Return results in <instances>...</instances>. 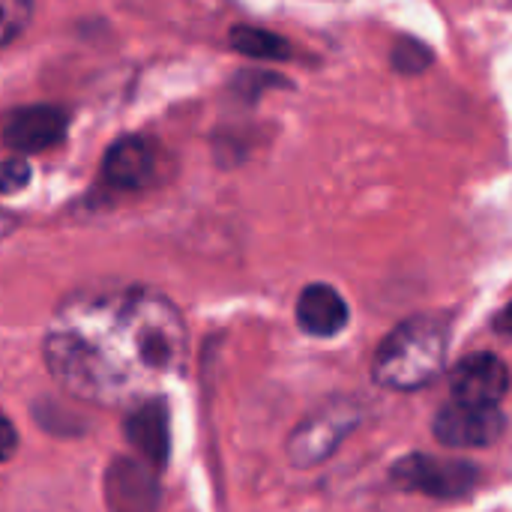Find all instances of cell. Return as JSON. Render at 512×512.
Returning a JSON list of instances; mask_svg holds the SVG:
<instances>
[{"label":"cell","mask_w":512,"mask_h":512,"mask_svg":"<svg viewBox=\"0 0 512 512\" xmlns=\"http://www.w3.org/2000/svg\"><path fill=\"white\" fill-rule=\"evenodd\" d=\"M126 438L132 441L138 456L144 462H150L153 468L168 462V450H171L168 408H165V402L159 396L132 405V414L126 420Z\"/></svg>","instance_id":"cell-11"},{"label":"cell","mask_w":512,"mask_h":512,"mask_svg":"<svg viewBox=\"0 0 512 512\" xmlns=\"http://www.w3.org/2000/svg\"><path fill=\"white\" fill-rule=\"evenodd\" d=\"M177 306L141 285L90 288L66 297L42 336L51 378L75 399L123 408L153 399L186 363Z\"/></svg>","instance_id":"cell-1"},{"label":"cell","mask_w":512,"mask_h":512,"mask_svg":"<svg viewBox=\"0 0 512 512\" xmlns=\"http://www.w3.org/2000/svg\"><path fill=\"white\" fill-rule=\"evenodd\" d=\"M390 477L420 495L429 498H465L480 486V471L471 462H456V459H435L426 453L405 456L393 465Z\"/></svg>","instance_id":"cell-4"},{"label":"cell","mask_w":512,"mask_h":512,"mask_svg":"<svg viewBox=\"0 0 512 512\" xmlns=\"http://www.w3.org/2000/svg\"><path fill=\"white\" fill-rule=\"evenodd\" d=\"M15 450H18V432L6 417H0V462L12 459Z\"/></svg>","instance_id":"cell-16"},{"label":"cell","mask_w":512,"mask_h":512,"mask_svg":"<svg viewBox=\"0 0 512 512\" xmlns=\"http://www.w3.org/2000/svg\"><path fill=\"white\" fill-rule=\"evenodd\" d=\"M159 171V150L150 138L129 135L105 153L102 162V177L111 189L120 192H138L156 180Z\"/></svg>","instance_id":"cell-9"},{"label":"cell","mask_w":512,"mask_h":512,"mask_svg":"<svg viewBox=\"0 0 512 512\" xmlns=\"http://www.w3.org/2000/svg\"><path fill=\"white\" fill-rule=\"evenodd\" d=\"M495 327H498V333H504V336H512V303L495 318Z\"/></svg>","instance_id":"cell-17"},{"label":"cell","mask_w":512,"mask_h":512,"mask_svg":"<svg viewBox=\"0 0 512 512\" xmlns=\"http://www.w3.org/2000/svg\"><path fill=\"white\" fill-rule=\"evenodd\" d=\"M69 129V117L63 108L57 105H24L15 108L6 120H3V141L6 147H12L15 153H39V150H51L66 138Z\"/></svg>","instance_id":"cell-7"},{"label":"cell","mask_w":512,"mask_h":512,"mask_svg":"<svg viewBox=\"0 0 512 512\" xmlns=\"http://www.w3.org/2000/svg\"><path fill=\"white\" fill-rule=\"evenodd\" d=\"M507 429V420L498 408H480V405H462L453 402L438 411L432 432L444 447L456 450H474L495 444Z\"/></svg>","instance_id":"cell-5"},{"label":"cell","mask_w":512,"mask_h":512,"mask_svg":"<svg viewBox=\"0 0 512 512\" xmlns=\"http://www.w3.org/2000/svg\"><path fill=\"white\" fill-rule=\"evenodd\" d=\"M297 324L303 333L315 339H333L348 327V303L345 297L324 282L306 285L303 294L297 297Z\"/></svg>","instance_id":"cell-10"},{"label":"cell","mask_w":512,"mask_h":512,"mask_svg":"<svg viewBox=\"0 0 512 512\" xmlns=\"http://www.w3.org/2000/svg\"><path fill=\"white\" fill-rule=\"evenodd\" d=\"M30 15H33L30 0H0V48L24 33Z\"/></svg>","instance_id":"cell-13"},{"label":"cell","mask_w":512,"mask_h":512,"mask_svg":"<svg viewBox=\"0 0 512 512\" xmlns=\"http://www.w3.org/2000/svg\"><path fill=\"white\" fill-rule=\"evenodd\" d=\"M363 423V408L354 399H336L300 423L288 441V459L294 468H315L327 462L342 441Z\"/></svg>","instance_id":"cell-3"},{"label":"cell","mask_w":512,"mask_h":512,"mask_svg":"<svg viewBox=\"0 0 512 512\" xmlns=\"http://www.w3.org/2000/svg\"><path fill=\"white\" fill-rule=\"evenodd\" d=\"M108 512H156L159 480L144 459H114L105 474Z\"/></svg>","instance_id":"cell-8"},{"label":"cell","mask_w":512,"mask_h":512,"mask_svg":"<svg viewBox=\"0 0 512 512\" xmlns=\"http://www.w3.org/2000/svg\"><path fill=\"white\" fill-rule=\"evenodd\" d=\"M450 390H453V402L498 408V402L510 390V369L495 354H486V351L471 354L453 369Z\"/></svg>","instance_id":"cell-6"},{"label":"cell","mask_w":512,"mask_h":512,"mask_svg":"<svg viewBox=\"0 0 512 512\" xmlns=\"http://www.w3.org/2000/svg\"><path fill=\"white\" fill-rule=\"evenodd\" d=\"M447 342L450 330L438 318L417 315L402 321L375 351V384L396 393H414L432 384L447 363Z\"/></svg>","instance_id":"cell-2"},{"label":"cell","mask_w":512,"mask_h":512,"mask_svg":"<svg viewBox=\"0 0 512 512\" xmlns=\"http://www.w3.org/2000/svg\"><path fill=\"white\" fill-rule=\"evenodd\" d=\"M231 45H234V51H240L252 60H288L291 57V42L264 27H249V24L234 27Z\"/></svg>","instance_id":"cell-12"},{"label":"cell","mask_w":512,"mask_h":512,"mask_svg":"<svg viewBox=\"0 0 512 512\" xmlns=\"http://www.w3.org/2000/svg\"><path fill=\"white\" fill-rule=\"evenodd\" d=\"M30 183V165L24 159L0 162V195H12Z\"/></svg>","instance_id":"cell-15"},{"label":"cell","mask_w":512,"mask_h":512,"mask_svg":"<svg viewBox=\"0 0 512 512\" xmlns=\"http://www.w3.org/2000/svg\"><path fill=\"white\" fill-rule=\"evenodd\" d=\"M390 60H393V66H396L399 72H405V75H417V72H423V69L432 63V51H429L423 42L402 39V42L393 48Z\"/></svg>","instance_id":"cell-14"}]
</instances>
